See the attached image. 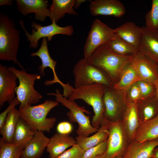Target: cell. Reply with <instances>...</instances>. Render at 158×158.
Instances as JSON below:
<instances>
[{"mask_svg": "<svg viewBox=\"0 0 158 158\" xmlns=\"http://www.w3.org/2000/svg\"><path fill=\"white\" fill-rule=\"evenodd\" d=\"M133 55H118L111 50L107 42L98 47L85 60L88 63L104 72L114 85L118 80L122 71Z\"/></svg>", "mask_w": 158, "mask_h": 158, "instance_id": "1", "label": "cell"}, {"mask_svg": "<svg viewBox=\"0 0 158 158\" xmlns=\"http://www.w3.org/2000/svg\"><path fill=\"white\" fill-rule=\"evenodd\" d=\"M106 86L95 83L71 90L68 99L75 100L81 99L92 107L94 115L91 124L94 128H99L105 121V109L103 102Z\"/></svg>", "mask_w": 158, "mask_h": 158, "instance_id": "2", "label": "cell"}, {"mask_svg": "<svg viewBox=\"0 0 158 158\" xmlns=\"http://www.w3.org/2000/svg\"><path fill=\"white\" fill-rule=\"evenodd\" d=\"M21 31L16 27L14 20L7 14H0V60L12 61L21 69L23 67L18 60Z\"/></svg>", "mask_w": 158, "mask_h": 158, "instance_id": "3", "label": "cell"}, {"mask_svg": "<svg viewBox=\"0 0 158 158\" xmlns=\"http://www.w3.org/2000/svg\"><path fill=\"white\" fill-rule=\"evenodd\" d=\"M58 105V102L48 99L36 105L19 107L20 117L33 130L49 132L56 118L55 117L47 118V116L52 109Z\"/></svg>", "mask_w": 158, "mask_h": 158, "instance_id": "4", "label": "cell"}, {"mask_svg": "<svg viewBox=\"0 0 158 158\" xmlns=\"http://www.w3.org/2000/svg\"><path fill=\"white\" fill-rule=\"evenodd\" d=\"M17 76L19 84L15 90L17 97L20 102L19 107L31 106L38 103L42 96L35 89V81L41 77L37 74H30L24 69L19 70L13 66L8 67Z\"/></svg>", "mask_w": 158, "mask_h": 158, "instance_id": "5", "label": "cell"}, {"mask_svg": "<svg viewBox=\"0 0 158 158\" xmlns=\"http://www.w3.org/2000/svg\"><path fill=\"white\" fill-rule=\"evenodd\" d=\"M48 95H54L56 101L68 109L70 111L67 114L69 120L71 122H76L78 125L76 133L78 136L87 138L92 133L97 131L98 128L94 127L90 122L89 116H86L84 112L89 113L83 107H80L75 100L67 99L60 93L58 89L56 90L55 93H47Z\"/></svg>", "mask_w": 158, "mask_h": 158, "instance_id": "6", "label": "cell"}, {"mask_svg": "<svg viewBox=\"0 0 158 158\" xmlns=\"http://www.w3.org/2000/svg\"><path fill=\"white\" fill-rule=\"evenodd\" d=\"M75 88L95 83L102 84L109 87L113 84L107 75L97 67L88 63L85 59L80 60L74 66Z\"/></svg>", "mask_w": 158, "mask_h": 158, "instance_id": "7", "label": "cell"}, {"mask_svg": "<svg viewBox=\"0 0 158 158\" xmlns=\"http://www.w3.org/2000/svg\"><path fill=\"white\" fill-rule=\"evenodd\" d=\"M19 23L25 32L24 35L27 37V40L30 42L29 47L34 49L38 47V41L42 38H47V41H50L54 35L63 34L71 36L74 32L72 25L61 27L53 21L49 25L42 26L41 24L33 21L31 23V33L29 34L25 28L23 21L20 20Z\"/></svg>", "mask_w": 158, "mask_h": 158, "instance_id": "8", "label": "cell"}, {"mask_svg": "<svg viewBox=\"0 0 158 158\" xmlns=\"http://www.w3.org/2000/svg\"><path fill=\"white\" fill-rule=\"evenodd\" d=\"M103 99L105 119L110 122L121 121L128 105L126 92L106 86Z\"/></svg>", "mask_w": 158, "mask_h": 158, "instance_id": "9", "label": "cell"}, {"mask_svg": "<svg viewBox=\"0 0 158 158\" xmlns=\"http://www.w3.org/2000/svg\"><path fill=\"white\" fill-rule=\"evenodd\" d=\"M116 36L114 29L98 19L94 20L84 47V58H88L98 47Z\"/></svg>", "mask_w": 158, "mask_h": 158, "instance_id": "10", "label": "cell"}, {"mask_svg": "<svg viewBox=\"0 0 158 158\" xmlns=\"http://www.w3.org/2000/svg\"><path fill=\"white\" fill-rule=\"evenodd\" d=\"M109 131L107 147L103 158H114L122 156L129 143L121 121L110 122L107 121Z\"/></svg>", "mask_w": 158, "mask_h": 158, "instance_id": "11", "label": "cell"}, {"mask_svg": "<svg viewBox=\"0 0 158 158\" xmlns=\"http://www.w3.org/2000/svg\"><path fill=\"white\" fill-rule=\"evenodd\" d=\"M138 52L158 64V30L141 27Z\"/></svg>", "mask_w": 158, "mask_h": 158, "instance_id": "12", "label": "cell"}, {"mask_svg": "<svg viewBox=\"0 0 158 158\" xmlns=\"http://www.w3.org/2000/svg\"><path fill=\"white\" fill-rule=\"evenodd\" d=\"M16 75L7 66L0 64V107L7 102L9 104L14 99L17 87Z\"/></svg>", "mask_w": 158, "mask_h": 158, "instance_id": "13", "label": "cell"}, {"mask_svg": "<svg viewBox=\"0 0 158 158\" xmlns=\"http://www.w3.org/2000/svg\"><path fill=\"white\" fill-rule=\"evenodd\" d=\"M38 56L42 61L41 65L38 66L39 73L41 75L44 76L45 75L44 69L47 67H49L52 71L54 74V79L51 80H46L44 84L49 86L56 83L60 84L63 88V90L67 89L68 87V83L64 84L58 78L56 73L55 67L57 62L51 57L49 52L47 38H42L41 45L38 50L32 52L30 54L31 57Z\"/></svg>", "mask_w": 158, "mask_h": 158, "instance_id": "14", "label": "cell"}, {"mask_svg": "<svg viewBox=\"0 0 158 158\" xmlns=\"http://www.w3.org/2000/svg\"><path fill=\"white\" fill-rule=\"evenodd\" d=\"M18 11L24 16L35 13L34 19L44 22L50 13L48 1L45 0H16Z\"/></svg>", "mask_w": 158, "mask_h": 158, "instance_id": "15", "label": "cell"}, {"mask_svg": "<svg viewBox=\"0 0 158 158\" xmlns=\"http://www.w3.org/2000/svg\"><path fill=\"white\" fill-rule=\"evenodd\" d=\"M89 8L91 14L113 16L120 18L126 13L123 4L118 0H95L90 1Z\"/></svg>", "mask_w": 158, "mask_h": 158, "instance_id": "16", "label": "cell"}, {"mask_svg": "<svg viewBox=\"0 0 158 158\" xmlns=\"http://www.w3.org/2000/svg\"><path fill=\"white\" fill-rule=\"evenodd\" d=\"M132 61L141 80L155 84L158 80V65L138 52Z\"/></svg>", "mask_w": 158, "mask_h": 158, "instance_id": "17", "label": "cell"}, {"mask_svg": "<svg viewBox=\"0 0 158 158\" xmlns=\"http://www.w3.org/2000/svg\"><path fill=\"white\" fill-rule=\"evenodd\" d=\"M158 146V138L141 142L134 140L129 143L123 158H150L154 149Z\"/></svg>", "mask_w": 158, "mask_h": 158, "instance_id": "18", "label": "cell"}, {"mask_svg": "<svg viewBox=\"0 0 158 158\" xmlns=\"http://www.w3.org/2000/svg\"><path fill=\"white\" fill-rule=\"evenodd\" d=\"M121 121L130 143L134 140L137 131L141 124L136 104L128 103Z\"/></svg>", "mask_w": 158, "mask_h": 158, "instance_id": "19", "label": "cell"}, {"mask_svg": "<svg viewBox=\"0 0 158 158\" xmlns=\"http://www.w3.org/2000/svg\"><path fill=\"white\" fill-rule=\"evenodd\" d=\"M43 132L35 130L32 137L25 144L22 157L40 158L50 140V138L46 136Z\"/></svg>", "mask_w": 158, "mask_h": 158, "instance_id": "20", "label": "cell"}, {"mask_svg": "<svg viewBox=\"0 0 158 158\" xmlns=\"http://www.w3.org/2000/svg\"><path fill=\"white\" fill-rule=\"evenodd\" d=\"M76 144L75 139L69 135L58 133L51 138L47 147L49 158H55L64 152L69 147Z\"/></svg>", "mask_w": 158, "mask_h": 158, "instance_id": "21", "label": "cell"}, {"mask_svg": "<svg viewBox=\"0 0 158 158\" xmlns=\"http://www.w3.org/2000/svg\"><path fill=\"white\" fill-rule=\"evenodd\" d=\"M115 35L138 49L141 34L142 28L134 22H128L114 29Z\"/></svg>", "mask_w": 158, "mask_h": 158, "instance_id": "22", "label": "cell"}, {"mask_svg": "<svg viewBox=\"0 0 158 158\" xmlns=\"http://www.w3.org/2000/svg\"><path fill=\"white\" fill-rule=\"evenodd\" d=\"M75 0H53L49 8V17L51 22L54 21L57 24L58 21L63 18L66 13L76 16L78 13L74 10Z\"/></svg>", "mask_w": 158, "mask_h": 158, "instance_id": "23", "label": "cell"}, {"mask_svg": "<svg viewBox=\"0 0 158 158\" xmlns=\"http://www.w3.org/2000/svg\"><path fill=\"white\" fill-rule=\"evenodd\" d=\"M141 124L158 114V99L156 96L141 99L136 103Z\"/></svg>", "mask_w": 158, "mask_h": 158, "instance_id": "24", "label": "cell"}, {"mask_svg": "<svg viewBox=\"0 0 158 158\" xmlns=\"http://www.w3.org/2000/svg\"><path fill=\"white\" fill-rule=\"evenodd\" d=\"M132 57L122 71L118 81L114 85V88L126 92L133 84L141 80L132 61Z\"/></svg>", "mask_w": 158, "mask_h": 158, "instance_id": "25", "label": "cell"}, {"mask_svg": "<svg viewBox=\"0 0 158 158\" xmlns=\"http://www.w3.org/2000/svg\"><path fill=\"white\" fill-rule=\"evenodd\" d=\"M109 133L108 123L105 120L98 131L92 135L85 138L78 136L75 139L76 144L86 151L107 140Z\"/></svg>", "mask_w": 158, "mask_h": 158, "instance_id": "26", "label": "cell"}, {"mask_svg": "<svg viewBox=\"0 0 158 158\" xmlns=\"http://www.w3.org/2000/svg\"><path fill=\"white\" fill-rule=\"evenodd\" d=\"M158 138V114L141 124L134 140L141 142Z\"/></svg>", "mask_w": 158, "mask_h": 158, "instance_id": "27", "label": "cell"}, {"mask_svg": "<svg viewBox=\"0 0 158 158\" xmlns=\"http://www.w3.org/2000/svg\"><path fill=\"white\" fill-rule=\"evenodd\" d=\"M20 118L18 110L15 107L8 114L3 127L0 129L1 137L5 142L13 143L14 135Z\"/></svg>", "mask_w": 158, "mask_h": 158, "instance_id": "28", "label": "cell"}, {"mask_svg": "<svg viewBox=\"0 0 158 158\" xmlns=\"http://www.w3.org/2000/svg\"><path fill=\"white\" fill-rule=\"evenodd\" d=\"M27 143H8L1 138L0 158H20Z\"/></svg>", "mask_w": 158, "mask_h": 158, "instance_id": "29", "label": "cell"}, {"mask_svg": "<svg viewBox=\"0 0 158 158\" xmlns=\"http://www.w3.org/2000/svg\"><path fill=\"white\" fill-rule=\"evenodd\" d=\"M107 43L111 50L119 55L131 56L135 55L138 52L137 48L116 35Z\"/></svg>", "mask_w": 158, "mask_h": 158, "instance_id": "30", "label": "cell"}, {"mask_svg": "<svg viewBox=\"0 0 158 158\" xmlns=\"http://www.w3.org/2000/svg\"><path fill=\"white\" fill-rule=\"evenodd\" d=\"M35 130L20 118L14 135L13 143H27L32 137Z\"/></svg>", "mask_w": 158, "mask_h": 158, "instance_id": "31", "label": "cell"}, {"mask_svg": "<svg viewBox=\"0 0 158 158\" xmlns=\"http://www.w3.org/2000/svg\"><path fill=\"white\" fill-rule=\"evenodd\" d=\"M145 20L147 28L158 30V0H152L151 9L145 15Z\"/></svg>", "mask_w": 158, "mask_h": 158, "instance_id": "32", "label": "cell"}, {"mask_svg": "<svg viewBox=\"0 0 158 158\" xmlns=\"http://www.w3.org/2000/svg\"><path fill=\"white\" fill-rule=\"evenodd\" d=\"M107 140L85 151L82 158H96L103 155L107 149Z\"/></svg>", "mask_w": 158, "mask_h": 158, "instance_id": "33", "label": "cell"}, {"mask_svg": "<svg viewBox=\"0 0 158 158\" xmlns=\"http://www.w3.org/2000/svg\"><path fill=\"white\" fill-rule=\"evenodd\" d=\"M141 96V99H147L156 96V89L155 84L142 80L137 82Z\"/></svg>", "mask_w": 158, "mask_h": 158, "instance_id": "34", "label": "cell"}, {"mask_svg": "<svg viewBox=\"0 0 158 158\" xmlns=\"http://www.w3.org/2000/svg\"><path fill=\"white\" fill-rule=\"evenodd\" d=\"M126 97L128 103L136 104L141 99L140 91L137 82L131 85L126 91Z\"/></svg>", "mask_w": 158, "mask_h": 158, "instance_id": "35", "label": "cell"}, {"mask_svg": "<svg viewBox=\"0 0 158 158\" xmlns=\"http://www.w3.org/2000/svg\"><path fill=\"white\" fill-rule=\"evenodd\" d=\"M85 151L76 144L55 158H82Z\"/></svg>", "mask_w": 158, "mask_h": 158, "instance_id": "36", "label": "cell"}, {"mask_svg": "<svg viewBox=\"0 0 158 158\" xmlns=\"http://www.w3.org/2000/svg\"><path fill=\"white\" fill-rule=\"evenodd\" d=\"M20 102L17 97L9 104V106L0 114V129L3 127L7 116L10 111L14 107L18 105H20Z\"/></svg>", "mask_w": 158, "mask_h": 158, "instance_id": "37", "label": "cell"}, {"mask_svg": "<svg viewBox=\"0 0 158 158\" xmlns=\"http://www.w3.org/2000/svg\"><path fill=\"white\" fill-rule=\"evenodd\" d=\"M71 124L67 121H62L57 126L56 129L58 133L64 135H69L73 130Z\"/></svg>", "mask_w": 158, "mask_h": 158, "instance_id": "38", "label": "cell"}, {"mask_svg": "<svg viewBox=\"0 0 158 158\" xmlns=\"http://www.w3.org/2000/svg\"><path fill=\"white\" fill-rule=\"evenodd\" d=\"M13 1L12 0H0V6L4 5H11L13 4Z\"/></svg>", "mask_w": 158, "mask_h": 158, "instance_id": "39", "label": "cell"}, {"mask_svg": "<svg viewBox=\"0 0 158 158\" xmlns=\"http://www.w3.org/2000/svg\"><path fill=\"white\" fill-rule=\"evenodd\" d=\"M151 157L158 158V146L156 147L154 150Z\"/></svg>", "mask_w": 158, "mask_h": 158, "instance_id": "40", "label": "cell"}, {"mask_svg": "<svg viewBox=\"0 0 158 158\" xmlns=\"http://www.w3.org/2000/svg\"><path fill=\"white\" fill-rule=\"evenodd\" d=\"M86 1L85 0H76L74 8L75 9L79 7L81 4Z\"/></svg>", "mask_w": 158, "mask_h": 158, "instance_id": "41", "label": "cell"}, {"mask_svg": "<svg viewBox=\"0 0 158 158\" xmlns=\"http://www.w3.org/2000/svg\"><path fill=\"white\" fill-rule=\"evenodd\" d=\"M155 85L156 87V96L158 99V80L155 83Z\"/></svg>", "mask_w": 158, "mask_h": 158, "instance_id": "42", "label": "cell"}, {"mask_svg": "<svg viewBox=\"0 0 158 158\" xmlns=\"http://www.w3.org/2000/svg\"><path fill=\"white\" fill-rule=\"evenodd\" d=\"M114 158H123L121 156H118L115 157Z\"/></svg>", "mask_w": 158, "mask_h": 158, "instance_id": "43", "label": "cell"}, {"mask_svg": "<svg viewBox=\"0 0 158 158\" xmlns=\"http://www.w3.org/2000/svg\"><path fill=\"white\" fill-rule=\"evenodd\" d=\"M103 155L102 156H100L96 158H103Z\"/></svg>", "mask_w": 158, "mask_h": 158, "instance_id": "44", "label": "cell"}, {"mask_svg": "<svg viewBox=\"0 0 158 158\" xmlns=\"http://www.w3.org/2000/svg\"><path fill=\"white\" fill-rule=\"evenodd\" d=\"M20 158H23V157H21Z\"/></svg>", "mask_w": 158, "mask_h": 158, "instance_id": "45", "label": "cell"}, {"mask_svg": "<svg viewBox=\"0 0 158 158\" xmlns=\"http://www.w3.org/2000/svg\"><path fill=\"white\" fill-rule=\"evenodd\" d=\"M157 65H158V64Z\"/></svg>", "mask_w": 158, "mask_h": 158, "instance_id": "46", "label": "cell"}, {"mask_svg": "<svg viewBox=\"0 0 158 158\" xmlns=\"http://www.w3.org/2000/svg\"><path fill=\"white\" fill-rule=\"evenodd\" d=\"M150 158H151V157Z\"/></svg>", "mask_w": 158, "mask_h": 158, "instance_id": "47", "label": "cell"}]
</instances>
